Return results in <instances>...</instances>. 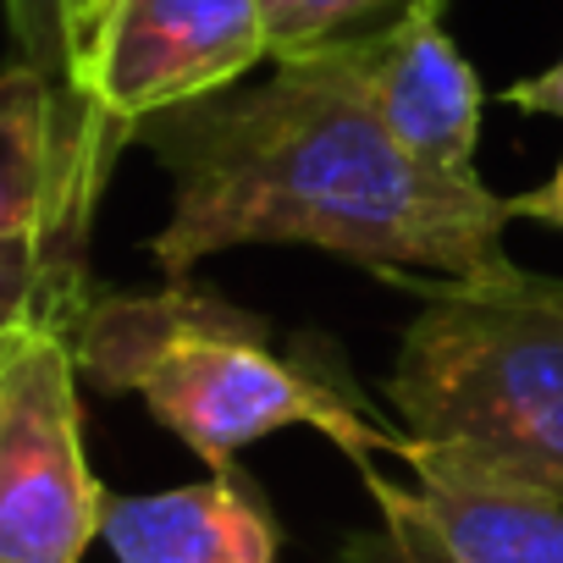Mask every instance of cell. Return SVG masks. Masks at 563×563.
<instances>
[{
	"label": "cell",
	"mask_w": 563,
	"mask_h": 563,
	"mask_svg": "<svg viewBox=\"0 0 563 563\" xmlns=\"http://www.w3.org/2000/svg\"><path fill=\"white\" fill-rule=\"evenodd\" d=\"M139 144L172 177L150 238L166 282L238 243H310L376 276L497 282L508 199L426 172L376 117L354 40L276 62L260 89L150 117Z\"/></svg>",
	"instance_id": "obj_1"
},
{
	"label": "cell",
	"mask_w": 563,
	"mask_h": 563,
	"mask_svg": "<svg viewBox=\"0 0 563 563\" xmlns=\"http://www.w3.org/2000/svg\"><path fill=\"white\" fill-rule=\"evenodd\" d=\"M67 338L100 393H139L210 475L288 426H316L354 464H376V453L404 459L409 448V431H387L338 360L310 354V343L282 349L260 316L194 288L188 276L150 294H89Z\"/></svg>",
	"instance_id": "obj_2"
},
{
	"label": "cell",
	"mask_w": 563,
	"mask_h": 563,
	"mask_svg": "<svg viewBox=\"0 0 563 563\" xmlns=\"http://www.w3.org/2000/svg\"><path fill=\"white\" fill-rule=\"evenodd\" d=\"M393 282L420 299L382 387L398 426L475 481L563 503V294L552 276L404 271Z\"/></svg>",
	"instance_id": "obj_3"
},
{
	"label": "cell",
	"mask_w": 563,
	"mask_h": 563,
	"mask_svg": "<svg viewBox=\"0 0 563 563\" xmlns=\"http://www.w3.org/2000/svg\"><path fill=\"white\" fill-rule=\"evenodd\" d=\"M106 503L84 453L73 338L51 321L0 327V563H84Z\"/></svg>",
	"instance_id": "obj_4"
},
{
	"label": "cell",
	"mask_w": 563,
	"mask_h": 563,
	"mask_svg": "<svg viewBox=\"0 0 563 563\" xmlns=\"http://www.w3.org/2000/svg\"><path fill=\"white\" fill-rule=\"evenodd\" d=\"M260 56V0H111L73 100L128 144L150 117L232 89Z\"/></svg>",
	"instance_id": "obj_5"
},
{
	"label": "cell",
	"mask_w": 563,
	"mask_h": 563,
	"mask_svg": "<svg viewBox=\"0 0 563 563\" xmlns=\"http://www.w3.org/2000/svg\"><path fill=\"white\" fill-rule=\"evenodd\" d=\"M398 464L409 481L360 464L376 525L343 541V563H563V503L475 481L415 437Z\"/></svg>",
	"instance_id": "obj_6"
},
{
	"label": "cell",
	"mask_w": 563,
	"mask_h": 563,
	"mask_svg": "<svg viewBox=\"0 0 563 563\" xmlns=\"http://www.w3.org/2000/svg\"><path fill=\"white\" fill-rule=\"evenodd\" d=\"M365 89L387 133L437 177L481 188V78L448 34V0H404V12L354 40Z\"/></svg>",
	"instance_id": "obj_7"
},
{
	"label": "cell",
	"mask_w": 563,
	"mask_h": 563,
	"mask_svg": "<svg viewBox=\"0 0 563 563\" xmlns=\"http://www.w3.org/2000/svg\"><path fill=\"white\" fill-rule=\"evenodd\" d=\"M117 563H276V519L238 470L150 497H111L106 530Z\"/></svg>",
	"instance_id": "obj_8"
},
{
	"label": "cell",
	"mask_w": 563,
	"mask_h": 563,
	"mask_svg": "<svg viewBox=\"0 0 563 563\" xmlns=\"http://www.w3.org/2000/svg\"><path fill=\"white\" fill-rule=\"evenodd\" d=\"M100 0H7L18 62L51 78L56 95H78V73L89 62Z\"/></svg>",
	"instance_id": "obj_9"
},
{
	"label": "cell",
	"mask_w": 563,
	"mask_h": 563,
	"mask_svg": "<svg viewBox=\"0 0 563 563\" xmlns=\"http://www.w3.org/2000/svg\"><path fill=\"white\" fill-rule=\"evenodd\" d=\"M393 7V0H260V29H265V56L294 62L321 45H338L343 29L360 18Z\"/></svg>",
	"instance_id": "obj_10"
},
{
	"label": "cell",
	"mask_w": 563,
	"mask_h": 563,
	"mask_svg": "<svg viewBox=\"0 0 563 563\" xmlns=\"http://www.w3.org/2000/svg\"><path fill=\"white\" fill-rule=\"evenodd\" d=\"M503 100L514 106V111H536V117H563V56L547 67V73H536V78H519L514 89H503Z\"/></svg>",
	"instance_id": "obj_11"
},
{
	"label": "cell",
	"mask_w": 563,
	"mask_h": 563,
	"mask_svg": "<svg viewBox=\"0 0 563 563\" xmlns=\"http://www.w3.org/2000/svg\"><path fill=\"white\" fill-rule=\"evenodd\" d=\"M508 216H514V221H536V227L563 232V161H558V172H552L541 188H530V194L508 199Z\"/></svg>",
	"instance_id": "obj_12"
},
{
	"label": "cell",
	"mask_w": 563,
	"mask_h": 563,
	"mask_svg": "<svg viewBox=\"0 0 563 563\" xmlns=\"http://www.w3.org/2000/svg\"><path fill=\"white\" fill-rule=\"evenodd\" d=\"M552 288H558V294H563V282H552Z\"/></svg>",
	"instance_id": "obj_13"
}]
</instances>
